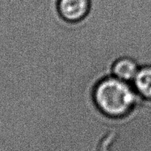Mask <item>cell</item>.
Masks as SVG:
<instances>
[{"instance_id":"1","label":"cell","mask_w":151,"mask_h":151,"mask_svg":"<svg viewBox=\"0 0 151 151\" xmlns=\"http://www.w3.org/2000/svg\"><path fill=\"white\" fill-rule=\"evenodd\" d=\"M137 92L129 85L116 77L105 78L93 91L96 108L108 117L120 118L129 114L135 108Z\"/></svg>"},{"instance_id":"2","label":"cell","mask_w":151,"mask_h":151,"mask_svg":"<svg viewBox=\"0 0 151 151\" xmlns=\"http://www.w3.org/2000/svg\"><path fill=\"white\" fill-rule=\"evenodd\" d=\"M90 10V0H58V11L61 17L70 23L85 18Z\"/></svg>"},{"instance_id":"3","label":"cell","mask_w":151,"mask_h":151,"mask_svg":"<svg viewBox=\"0 0 151 151\" xmlns=\"http://www.w3.org/2000/svg\"><path fill=\"white\" fill-rule=\"evenodd\" d=\"M139 69L137 63L130 58H121L116 60L112 66L113 76L127 83L133 82Z\"/></svg>"},{"instance_id":"4","label":"cell","mask_w":151,"mask_h":151,"mask_svg":"<svg viewBox=\"0 0 151 151\" xmlns=\"http://www.w3.org/2000/svg\"><path fill=\"white\" fill-rule=\"evenodd\" d=\"M133 83L139 96L151 101V65L140 68Z\"/></svg>"}]
</instances>
